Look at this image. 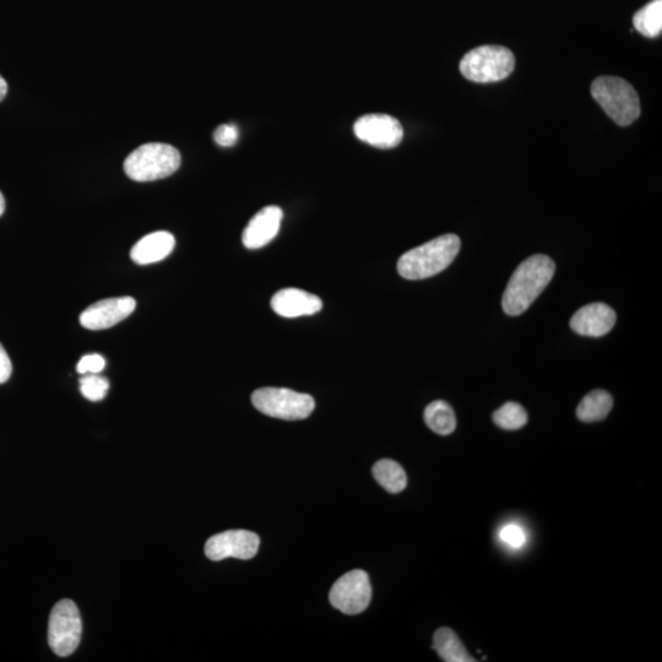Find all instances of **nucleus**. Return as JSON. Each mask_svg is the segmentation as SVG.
Listing matches in <instances>:
<instances>
[{
    "label": "nucleus",
    "mask_w": 662,
    "mask_h": 662,
    "mask_svg": "<svg viewBox=\"0 0 662 662\" xmlns=\"http://www.w3.org/2000/svg\"><path fill=\"white\" fill-rule=\"evenodd\" d=\"M556 264L536 254L519 265L504 291L502 306L508 316H520L536 301L555 275Z\"/></svg>",
    "instance_id": "1"
},
{
    "label": "nucleus",
    "mask_w": 662,
    "mask_h": 662,
    "mask_svg": "<svg viewBox=\"0 0 662 662\" xmlns=\"http://www.w3.org/2000/svg\"><path fill=\"white\" fill-rule=\"evenodd\" d=\"M460 238L448 233L401 255L398 271L406 280H425L442 273L460 251Z\"/></svg>",
    "instance_id": "2"
},
{
    "label": "nucleus",
    "mask_w": 662,
    "mask_h": 662,
    "mask_svg": "<svg viewBox=\"0 0 662 662\" xmlns=\"http://www.w3.org/2000/svg\"><path fill=\"white\" fill-rule=\"evenodd\" d=\"M591 95L618 126H631L640 117L638 92L622 78L596 79L591 85Z\"/></svg>",
    "instance_id": "3"
},
{
    "label": "nucleus",
    "mask_w": 662,
    "mask_h": 662,
    "mask_svg": "<svg viewBox=\"0 0 662 662\" xmlns=\"http://www.w3.org/2000/svg\"><path fill=\"white\" fill-rule=\"evenodd\" d=\"M179 166L181 154L172 145L164 143L141 145L124 161V171L135 182H153L170 177Z\"/></svg>",
    "instance_id": "4"
},
{
    "label": "nucleus",
    "mask_w": 662,
    "mask_h": 662,
    "mask_svg": "<svg viewBox=\"0 0 662 662\" xmlns=\"http://www.w3.org/2000/svg\"><path fill=\"white\" fill-rule=\"evenodd\" d=\"M515 68L512 51L503 46H481L466 53L460 72L474 83L490 84L507 79Z\"/></svg>",
    "instance_id": "5"
},
{
    "label": "nucleus",
    "mask_w": 662,
    "mask_h": 662,
    "mask_svg": "<svg viewBox=\"0 0 662 662\" xmlns=\"http://www.w3.org/2000/svg\"><path fill=\"white\" fill-rule=\"evenodd\" d=\"M254 408L274 419L297 421L312 415L316 403L311 395L286 388H260L252 394Z\"/></svg>",
    "instance_id": "6"
},
{
    "label": "nucleus",
    "mask_w": 662,
    "mask_h": 662,
    "mask_svg": "<svg viewBox=\"0 0 662 662\" xmlns=\"http://www.w3.org/2000/svg\"><path fill=\"white\" fill-rule=\"evenodd\" d=\"M83 623L72 600L64 599L53 607L48 623V644L54 654L67 658L78 649Z\"/></svg>",
    "instance_id": "7"
},
{
    "label": "nucleus",
    "mask_w": 662,
    "mask_h": 662,
    "mask_svg": "<svg viewBox=\"0 0 662 662\" xmlns=\"http://www.w3.org/2000/svg\"><path fill=\"white\" fill-rule=\"evenodd\" d=\"M330 604L345 615H358L372 600V585L365 571L355 569L336 580L329 594Z\"/></svg>",
    "instance_id": "8"
},
{
    "label": "nucleus",
    "mask_w": 662,
    "mask_h": 662,
    "mask_svg": "<svg viewBox=\"0 0 662 662\" xmlns=\"http://www.w3.org/2000/svg\"><path fill=\"white\" fill-rule=\"evenodd\" d=\"M260 539L257 534L247 530H229L211 536L205 544V555L211 561L226 558L251 560L259 550Z\"/></svg>",
    "instance_id": "9"
},
{
    "label": "nucleus",
    "mask_w": 662,
    "mask_h": 662,
    "mask_svg": "<svg viewBox=\"0 0 662 662\" xmlns=\"http://www.w3.org/2000/svg\"><path fill=\"white\" fill-rule=\"evenodd\" d=\"M356 137L378 149H393L404 138V129L398 119L373 113L358 118L354 126Z\"/></svg>",
    "instance_id": "10"
},
{
    "label": "nucleus",
    "mask_w": 662,
    "mask_h": 662,
    "mask_svg": "<svg viewBox=\"0 0 662 662\" xmlns=\"http://www.w3.org/2000/svg\"><path fill=\"white\" fill-rule=\"evenodd\" d=\"M137 307L133 297L108 298L94 303L80 314V324L89 330H105L133 314Z\"/></svg>",
    "instance_id": "11"
},
{
    "label": "nucleus",
    "mask_w": 662,
    "mask_h": 662,
    "mask_svg": "<svg viewBox=\"0 0 662 662\" xmlns=\"http://www.w3.org/2000/svg\"><path fill=\"white\" fill-rule=\"evenodd\" d=\"M616 320V312L610 306L596 302L574 313L571 328L579 335L600 338L610 333L615 327Z\"/></svg>",
    "instance_id": "12"
},
{
    "label": "nucleus",
    "mask_w": 662,
    "mask_h": 662,
    "mask_svg": "<svg viewBox=\"0 0 662 662\" xmlns=\"http://www.w3.org/2000/svg\"><path fill=\"white\" fill-rule=\"evenodd\" d=\"M284 213L279 206H267L249 221L243 231L242 241L248 249H259L274 240L280 231Z\"/></svg>",
    "instance_id": "13"
},
{
    "label": "nucleus",
    "mask_w": 662,
    "mask_h": 662,
    "mask_svg": "<svg viewBox=\"0 0 662 662\" xmlns=\"http://www.w3.org/2000/svg\"><path fill=\"white\" fill-rule=\"evenodd\" d=\"M271 308L284 318L312 316L323 308V302L316 295L300 289H284L271 298Z\"/></svg>",
    "instance_id": "14"
},
{
    "label": "nucleus",
    "mask_w": 662,
    "mask_h": 662,
    "mask_svg": "<svg viewBox=\"0 0 662 662\" xmlns=\"http://www.w3.org/2000/svg\"><path fill=\"white\" fill-rule=\"evenodd\" d=\"M176 240L172 233L157 231L141 238L130 251V258L139 265L161 262L173 252Z\"/></svg>",
    "instance_id": "15"
},
{
    "label": "nucleus",
    "mask_w": 662,
    "mask_h": 662,
    "mask_svg": "<svg viewBox=\"0 0 662 662\" xmlns=\"http://www.w3.org/2000/svg\"><path fill=\"white\" fill-rule=\"evenodd\" d=\"M433 649L439 658L447 662H474L475 659L461 643V640L450 628L438 629L433 638Z\"/></svg>",
    "instance_id": "16"
},
{
    "label": "nucleus",
    "mask_w": 662,
    "mask_h": 662,
    "mask_svg": "<svg viewBox=\"0 0 662 662\" xmlns=\"http://www.w3.org/2000/svg\"><path fill=\"white\" fill-rule=\"evenodd\" d=\"M613 406V399L610 393L605 390H594L584 396L577 409V417L580 421L590 423L605 420L610 414Z\"/></svg>",
    "instance_id": "17"
},
{
    "label": "nucleus",
    "mask_w": 662,
    "mask_h": 662,
    "mask_svg": "<svg viewBox=\"0 0 662 662\" xmlns=\"http://www.w3.org/2000/svg\"><path fill=\"white\" fill-rule=\"evenodd\" d=\"M425 422L430 430L441 436L452 434L457 428L455 412L446 401L436 400L425 410Z\"/></svg>",
    "instance_id": "18"
},
{
    "label": "nucleus",
    "mask_w": 662,
    "mask_h": 662,
    "mask_svg": "<svg viewBox=\"0 0 662 662\" xmlns=\"http://www.w3.org/2000/svg\"><path fill=\"white\" fill-rule=\"evenodd\" d=\"M373 476L378 484L390 493L403 492L408 486V476L401 465L394 460H379L373 466Z\"/></svg>",
    "instance_id": "19"
},
{
    "label": "nucleus",
    "mask_w": 662,
    "mask_h": 662,
    "mask_svg": "<svg viewBox=\"0 0 662 662\" xmlns=\"http://www.w3.org/2000/svg\"><path fill=\"white\" fill-rule=\"evenodd\" d=\"M633 25L648 39H655L662 31V0H653L634 15Z\"/></svg>",
    "instance_id": "20"
},
{
    "label": "nucleus",
    "mask_w": 662,
    "mask_h": 662,
    "mask_svg": "<svg viewBox=\"0 0 662 662\" xmlns=\"http://www.w3.org/2000/svg\"><path fill=\"white\" fill-rule=\"evenodd\" d=\"M493 421L498 427L506 431H517L528 422V414L522 405L507 403L493 414Z\"/></svg>",
    "instance_id": "21"
},
{
    "label": "nucleus",
    "mask_w": 662,
    "mask_h": 662,
    "mask_svg": "<svg viewBox=\"0 0 662 662\" xmlns=\"http://www.w3.org/2000/svg\"><path fill=\"white\" fill-rule=\"evenodd\" d=\"M80 392L90 401H101L106 398L110 382L99 374H85L80 378Z\"/></svg>",
    "instance_id": "22"
},
{
    "label": "nucleus",
    "mask_w": 662,
    "mask_h": 662,
    "mask_svg": "<svg viewBox=\"0 0 662 662\" xmlns=\"http://www.w3.org/2000/svg\"><path fill=\"white\" fill-rule=\"evenodd\" d=\"M499 540L513 550H520L526 544V533L518 524L504 525L499 531Z\"/></svg>",
    "instance_id": "23"
},
{
    "label": "nucleus",
    "mask_w": 662,
    "mask_h": 662,
    "mask_svg": "<svg viewBox=\"0 0 662 662\" xmlns=\"http://www.w3.org/2000/svg\"><path fill=\"white\" fill-rule=\"evenodd\" d=\"M106 367V360L99 354L85 355L80 358L77 371L81 376L85 374H99Z\"/></svg>",
    "instance_id": "24"
},
{
    "label": "nucleus",
    "mask_w": 662,
    "mask_h": 662,
    "mask_svg": "<svg viewBox=\"0 0 662 662\" xmlns=\"http://www.w3.org/2000/svg\"><path fill=\"white\" fill-rule=\"evenodd\" d=\"M238 137H240V132H238L235 124H222L214 133L216 143L224 146V148H230V146L235 145Z\"/></svg>",
    "instance_id": "25"
},
{
    "label": "nucleus",
    "mask_w": 662,
    "mask_h": 662,
    "mask_svg": "<svg viewBox=\"0 0 662 662\" xmlns=\"http://www.w3.org/2000/svg\"><path fill=\"white\" fill-rule=\"evenodd\" d=\"M12 373V360H10L8 352L5 351L3 345L0 344V384L8 382L10 376H12Z\"/></svg>",
    "instance_id": "26"
},
{
    "label": "nucleus",
    "mask_w": 662,
    "mask_h": 662,
    "mask_svg": "<svg viewBox=\"0 0 662 662\" xmlns=\"http://www.w3.org/2000/svg\"><path fill=\"white\" fill-rule=\"evenodd\" d=\"M8 92V84L7 81L0 75V101H3L5 99V96H7Z\"/></svg>",
    "instance_id": "27"
},
{
    "label": "nucleus",
    "mask_w": 662,
    "mask_h": 662,
    "mask_svg": "<svg viewBox=\"0 0 662 662\" xmlns=\"http://www.w3.org/2000/svg\"><path fill=\"white\" fill-rule=\"evenodd\" d=\"M4 210H5V199L3 197L2 192H0V216L4 214Z\"/></svg>",
    "instance_id": "28"
}]
</instances>
